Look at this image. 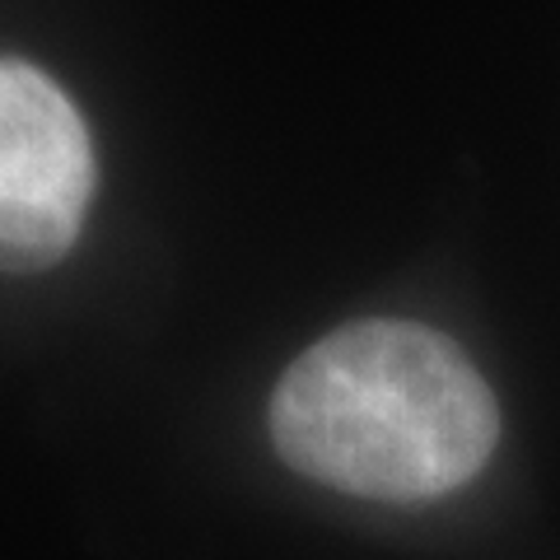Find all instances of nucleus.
I'll use <instances>...</instances> for the list:
<instances>
[{
    "instance_id": "obj_2",
    "label": "nucleus",
    "mask_w": 560,
    "mask_h": 560,
    "mask_svg": "<svg viewBox=\"0 0 560 560\" xmlns=\"http://www.w3.org/2000/svg\"><path fill=\"white\" fill-rule=\"evenodd\" d=\"M94 197V140L51 75L0 57V271H43L75 248Z\"/></svg>"
},
{
    "instance_id": "obj_1",
    "label": "nucleus",
    "mask_w": 560,
    "mask_h": 560,
    "mask_svg": "<svg viewBox=\"0 0 560 560\" xmlns=\"http://www.w3.org/2000/svg\"><path fill=\"white\" fill-rule=\"evenodd\" d=\"M271 440L308 481L411 504L477 477L500 440V407L444 331L370 318L290 364L271 397Z\"/></svg>"
}]
</instances>
